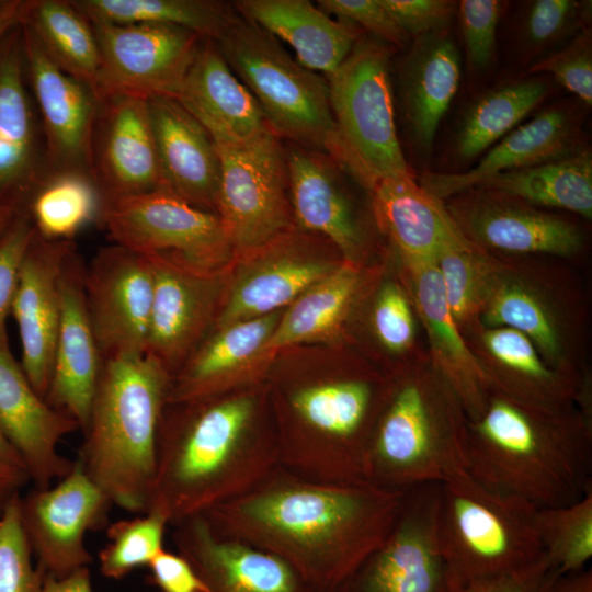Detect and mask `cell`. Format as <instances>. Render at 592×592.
I'll return each instance as SVG.
<instances>
[{"instance_id": "obj_1", "label": "cell", "mask_w": 592, "mask_h": 592, "mask_svg": "<svg viewBox=\"0 0 592 592\" xmlns=\"http://www.w3.org/2000/svg\"><path fill=\"white\" fill-rule=\"evenodd\" d=\"M405 496L369 482L315 481L278 465L202 515L217 532L283 559L315 592H335L384 540Z\"/></svg>"}, {"instance_id": "obj_2", "label": "cell", "mask_w": 592, "mask_h": 592, "mask_svg": "<svg viewBox=\"0 0 592 592\" xmlns=\"http://www.w3.org/2000/svg\"><path fill=\"white\" fill-rule=\"evenodd\" d=\"M263 384L202 400L167 403L158 430L148 510L171 526L240 497L278 465Z\"/></svg>"}, {"instance_id": "obj_3", "label": "cell", "mask_w": 592, "mask_h": 592, "mask_svg": "<svg viewBox=\"0 0 592 592\" xmlns=\"http://www.w3.org/2000/svg\"><path fill=\"white\" fill-rule=\"evenodd\" d=\"M467 473L536 509L572 503L592 491L588 424L551 422L506 397L488 398L468 423Z\"/></svg>"}, {"instance_id": "obj_4", "label": "cell", "mask_w": 592, "mask_h": 592, "mask_svg": "<svg viewBox=\"0 0 592 592\" xmlns=\"http://www.w3.org/2000/svg\"><path fill=\"white\" fill-rule=\"evenodd\" d=\"M171 376L147 353L103 360L77 460L112 505L146 513Z\"/></svg>"}, {"instance_id": "obj_5", "label": "cell", "mask_w": 592, "mask_h": 592, "mask_svg": "<svg viewBox=\"0 0 592 592\" xmlns=\"http://www.w3.org/2000/svg\"><path fill=\"white\" fill-rule=\"evenodd\" d=\"M377 402L378 388L361 377L311 379L285 388L283 420L275 425L280 466L320 482H368Z\"/></svg>"}, {"instance_id": "obj_6", "label": "cell", "mask_w": 592, "mask_h": 592, "mask_svg": "<svg viewBox=\"0 0 592 592\" xmlns=\"http://www.w3.org/2000/svg\"><path fill=\"white\" fill-rule=\"evenodd\" d=\"M535 511L521 499L485 487L467 471L440 483L437 536L459 592L519 572L545 555Z\"/></svg>"}, {"instance_id": "obj_7", "label": "cell", "mask_w": 592, "mask_h": 592, "mask_svg": "<svg viewBox=\"0 0 592 592\" xmlns=\"http://www.w3.org/2000/svg\"><path fill=\"white\" fill-rule=\"evenodd\" d=\"M456 401L462 400L455 391L436 398L417 380L396 388L382 406L371 436L368 482L407 491L467 471L468 424L455 412Z\"/></svg>"}, {"instance_id": "obj_8", "label": "cell", "mask_w": 592, "mask_h": 592, "mask_svg": "<svg viewBox=\"0 0 592 592\" xmlns=\"http://www.w3.org/2000/svg\"><path fill=\"white\" fill-rule=\"evenodd\" d=\"M331 155L366 190L390 177L410 175L395 124L390 49L360 36L329 76Z\"/></svg>"}, {"instance_id": "obj_9", "label": "cell", "mask_w": 592, "mask_h": 592, "mask_svg": "<svg viewBox=\"0 0 592 592\" xmlns=\"http://www.w3.org/2000/svg\"><path fill=\"white\" fill-rule=\"evenodd\" d=\"M215 41L275 135L328 152L333 119L325 76L305 68L277 38L239 14Z\"/></svg>"}, {"instance_id": "obj_10", "label": "cell", "mask_w": 592, "mask_h": 592, "mask_svg": "<svg viewBox=\"0 0 592 592\" xmlns=\"http://www.w3.org/2000/svg\"><path fill=\"white\" fill-rule=\"evenodd\" d=\"M216 203L227 239L239 257L293 228L285 143L273 132L242 146H217Z\"/></svg>"}, {"instance_id": "obj_11", "label": "cell", "mask_w": 592, "mask_h": 592, "mask_svg": "<svg viewBox=\"0 0 592 592\" xmlns=\"http://www.w3.org/2000/svg\"><path fill=\"white\" fill-rule=\"evenodd\" d=\"M101 217L115 244L143 255L205 271L225 270L235 258L218 215L168 190L107 202Z\"/></svg>"}, {"instance_id": "obj_12", "label": "cell", "mask_w": 592, "mask_h": 592, "mask_svg": "<svg viewBox=\"0 0 592 592\" xmlns=\"http://www.w3.org/2000/svg\"><path fill=\"white\" fill-rule=\"evenodd\" d=\"M439 487L426 483L406 491L384 540L335 592H459L437 536Z\"/></svg>"}, {"instance_id": "obj_13", "label": "cell", "mask_w": 592, "mask_h": 592, "mask_svg": "<svg viewBox=\"0 0 592 592\" xmlns=\"http://www.w3.org/2000/svg\"><path fill=\"white\" fill-rule=\"evenodd\" d=\"M91 24L100 50L99 100L113 95L175 99L205 38L168 24Z\"/></svg>"}, {"instance_id": "obj_14", "label": "cell", "mask_w": 592, "mask_h": 592, "mask_svg": "<svg viewBox=\"0 0 592 592\" xmlns=\"http://www.w3.org/2000/svg\"><path fill=\"white\" fill-rule=\"evenodd\" d=\"M322 239L294 226L264 247L239 255L215 329L283 310L332 272L340 263L329 258Z\"/></svg>"}, {"instance_id": "obj_15", "label": "cell", "mask_w": 592, "mask_h": 592, "mask_svg": "<svg viewBox=\"0 0 592 592\" xmlns=\"http://www.w3.org/2000/svg\"><path fill=\"white\" fill-rule=\"evenodd\" d=\"M57 481L21 496L20 515L37 565L46 574L60 579L92 562L86 535L107 526L113 505L77 459Z\"/></svg>"}, {"instance_id": "obj_16", "label": "cell", "mask_w": 592, "mask_h": 592, "mask_svg": "<svg viewBox=\"0 0 592 592\" xmlns=\"http://www.w3.org/2000/svg\"><path fill=\"white\" fill-rule=\"evenodd\" d=\"M88 314L103 360L146 353L153 276L148 257L101 248L84 272Z\"/></svg>"}, {"instance_id": "obj_17", "label": "cell", "mask_w": 592, "mask_h": 592, "mask_svg": "<svg viewBox=\"0 0 592 592\" xmlns=\"http://www.w3.org/2000/svg\"><path fill=\"white\" fill-rule=\"evenodd\" d=\"M148 259L153 296L146 353L172 377L215 323L228 275L226 270H200L171 258Z\"/></svg>"}, {"instance_id": "obj_18", "label": "cell", "mask_w": 592, "mask_h": 592, "mask_svg": "<svg viewBox=\"0 0 592 592\" xmlns=\"http://www.w3.org/2000/svg\"><path fill=\"white\" fill-rule=\"evenodd\" d=\"M26 75L38 104L49 173L79 171L92 179V144L100 107L93 90L59 69L21 24Z\"/></svg>"}, {"instance_id": "obj_19", "label": "cell", "mask_w": 592, "mask_h": 592, "mask_svg": "<svg viewBox=\"0 0 592 592\" xmlns=\"http://www.w3.org/2000/svg\"><path fill=\"white\" fill-rule=\"evenodd\" d=\"M92 175L103 204L164 190L148 100L133 95L100 100Z\"/></svg>"}, {"instance_id": "obj_20", "label": "cell", "mask_w": 592, "mask_h": 592, "mask_svg": "<svg viewBox=\"0 0 592 592\" xmlns=\"http://www.w3.org/2000/svg\"><path fill=\"white\" fill-rule=\"evenodd\" d=\"M281 315L282 310L215 329L171 377L167 403L202 400L263 384L277 354L269 341Z\"/></svg>"}, {"instance_id": "obj_21", "label": "cell", "mask_w": 592, "mask_h": 592, "mask_svg": "<svg viewBox=\"0 0 592 592\" xmlns=\"http://www.w3.org/2000/svg\"><path fill=\"white\" fill-rule=\"evenodd\" d=\"M72 240H48L37 234L23 259L11 312L22 346L21 366L45 399L54 363L61 310V276Z\"/></svg>"}, {"instance_id": "obj_22", "label": "cell", "mask_w": 592, "mask_h": 592, "mask_svg": "<svg viewBox=\"0 0 592 592\" xmlns=\"http://www.w3.org/2000/svg\"><path fill=\"white\" fill-rule=\"evenodd\" d=\"M80 430L33 388L9 346H0V433L20 456L34 488L64 478L73 467L58 452L60 441Z\"/></svg>"}, {"instance_id": "obj_23", "label": "cell", "mask_w": 592, "mask_h": 592, "mask_svg": "<svg viewBox=\"0 0 592 592\" xmlns=\"http://www.w3.org/2000/svg\"><path fill=\"white\" fill-rule=\"evenodd\" d=\"M284 143L294 225L326 239L355 264L365 236L349 190L353 177L326 151Z\"/></svg>"}, {"instance_id": "obj_24", "label": "cell", "mask_w": 592, "mask_h": 592, "mask_svg": "<svg viewBox=\"0 0 592 592\" xmlns=\"http://www.w3.org/2000/svg\"><path fill=\"white\" fill-rule=\"evenodd\" d=\"M172 540L209 592H315L283 559L217 532L203 515L174 525Z\"/></svg>"}, {"instance_id": "obj_25", "label": "cell", "mask_w": 592, "mask_h": 592, "mask_svg": "<svg viewBox=\"0 0 592 592\" xmlns=\"http://www.w3.org/2000/svg\"><path fill=\"white\" fill-rule=\"evenodd\" d=\"M86 266L76 252L61 276V310L49 386L45 396L54 409L87 425L103 358L92 329L84 294Z\"/></svg>"}, {"instance_id": "obj_26", "label": "cell", "mask_w": 592, "mask_h": 592, "mask_svg": "<svg viewBox=\"0 0 592 592\" xmlns=\"http://www.w3.org/2000/svg\"><path fill=\"white\" fill-rule=\"evenodd\" d=\"M175 100L205 127L216 146L247 145L272 132L214 38L203 39Z\"/></svg>"}, {"instance_id": "obj_27", "label": "cell", "mask_w": 592, "mask_h": 592, "mask_svg": "<svg viewBox=\"0 0 592 592\" xmlns=\"http://www.w3.org/2000/svg\"><path fill=\"white\" fill-rule=\"evenodd\" d=\"M148 104L164 190L216 213L220 157L213 137L175 99Z\"/></svg>"}, {"instance_id": "obj_28", "label": "cell", "mask_w": 592, "mask_h": 592, "mask_svg": "<svg viewBox=\"0 0 592 592\" xmlns=\"http://www.w3.org/2000/svg\"><path fill=\"white\" fill-rule=\"evenodd\" d=\"M0 39V198L31 192L49 173L24 87L21 26ZM12 201V200H11Z\"/></svg>"}, {"instance_id": "obj_29", "label": "cell", "mask_w": 592, "mask_h": 592, "mask_svg": "<svg viewBox=\"0 0 592 592\" xmlns=\"http://www.w3.org/2000/svg\"><path fill=\"white\" fill-rule=\"evenodd\" d=\"M371 194L377 226L408 266L435 261L443 248L465 240L441 200L417 184L412 174L386 178Z\"/></svg>"}, {"instance_id": "obj_30", "label": "cell", "mask_w": 592, "mask_h": 592, "mask_svg": "<svg viewBox=\"0 0 592 592\" xmlns=\"http://www.w3.org/2000/svg\"><path fill=\"white\" fill-rule=\"evenodd\" d=\"M236 12L286 42L305 68L332 73L360 38L355 25L333 20L308 0H238Z\"/></svg>"}, {"instance_id": "obj_31", "label": "cell", "mask_w": 592, "mask_h": 592, "mask_svg": "<svg viewBox=\"0 0 592 592\" xmlns=\"http://www.w3.org/2000/svg\"><path fill=\"white\" fill-rule=\"evenodd\" d=\"M460 78L457 47L442 30L417 37L398 73L399 95L410 133L429 151Z\"/></svg>"}, {"instance_id": "obj_32", "label": "cell", "mask_w": 592, "mask_h": 592, "mask_svg": "<svg viewBox=\"0 0 592 592\" xmlns=\"http://www.w3.org/2000/svg\"><path fill=\"white\" fill-rule=\"evenodd\" d=\"M574 121L566 110L549 109L511 130L474 168L459 173H425L421 186L439 200L475 187L482 179L570 155Z\"/></svg>"}, {"instance_id": "obj_33", "label": "cell", "mask_w": 592, "mask_h": 592, "mask_svg": "<svg viewBox=\"0 0 592 592\" xmlns=\"http://www.w3.org/2000/svg\"><path fill=\"white\" fill-rule=\"evenodd\" d=\"M408 267L411 272L415 305L443 377L474 418L487 402L490 377L458 332L435 261Z\"/></svg>"}, {"instance_id": "obj_34", "label": "cell", "mask_w": 592, "mask_h": 592, "mask_svg": "<svg viewBox=\"0 0 592 592\" xmlns=\"http://www.w3.org/2000/svg\"><path fill=\"white\" fill-rule=\"evenodd\" d=\"M358 284L355 264L340 263L287 306L272 333L269 348L278 353L296 344L333 341L346 319Z\"/></svg>"}, {"instance_id": "obj_35", "label": "cell", "mask_w": 592, "mask_h": 592, "mask_svg": "<svg viewBox=\"0 0 592 592\" xmlns=\"http://www.w3.org/2000/svg\"><path fill=\"white\" fill-rule=\"evenodd\" d=\"M21 24L52 62L95 93L100 71L98 41L91 22L71 1H24Z\"/></svg>"}, {"instance_id": "obj_36", "label": "cell", "mask_w": 592, "mask_h": 592, "mask_svg": "<svg viewBox=\"0 0 592 592\" xmlns=\"http://www.w3.org/2000/svg\"><path fill=\"white\" fill-rule=\"evenodd\" d=\"M468 223L477 239L508 252L568 255L582 243L572 224L513 204L478 203L471 207Z\"/></svg>"}, {"instance_id": "obj_37", "label": "cell", "mask_w": 592, "mask_h": 592, "mask_svg": "<svg viewBox=\"0 0 592 592\" xmlns=\"http://www.w3.org/2000/svg\"><path fill=\"white\" fill-rule=\"evenodd\" d=\"M475 187L491 190L584 218L592 216V158L588 151L480 180Z\"/></svg>"}, {"instance_id": "obj_38", "label": "cell", "mask_w": 592, "mask_h": 592, "mask_svg": "<svg viewBox=\"0 0 592 592\" xmlns=\"http://www.w3.org/2000/svg\"><path fill=\"white\" fill-rule=\"evenodd\" d=\"M90 21L111 24L156 23L191 30L217 39L236 20L232 4L216 0H72Z\"/></svg>"}, {"instance_id": "obj_39", "label": "cell", "mask_w": 592, "mask_h": 592, "mask_svg": "<svg viewBox=\"0 0 592 592\" xmlns=\"http://www.w3.org/2000/svg\"><path fill=\"white\" fill-rule=\"evenodd\" d=\"M103 198L87 173H48L34 190L30 217L36 234L48 240H71L86 225L102 215Z\"/></svg>"}, {"instance_id": "obj_40", "label": "cell", "mask_w": 592, "mask_h": 592, "mask_svg": "<svg viewBox=\"0 0 592 592\" xmlns=\"http://www.w3.org/2000/svg\"><path fill=\"white\" fill-rule=\"evenodd\" d=\"M542 79L501 86L480 98L466 114L456 139V152L470 160L490 149L547 95Z\"/></svg>"}, {"instance_id": "obj_41", "label": "cell", "mask_w": 592, "mask_h": 592, "mask_svg": "<svg viewBox=\"0 0 592 592\" xmlns=\"http://www.w3.org/2000/svg\"><path fill=\"white\" fill-rule=\"evenodd\" d=\"M534 522L542 549L559 574L587 568L592 557V491L566 505L536 509Z\"/></svg>"}, {"instance_id": "obj_42", "label": "cell", "mask_w": 592, "mask_h": 592, "mask_svg": "<svg viewBox=\"0 0 592 592\" xmlns=\"http://www.w3.org/2000/svg\"><path fill=\"white\" fill-rule=\"evenodd\" d=\"M170 525L167 516L149 510L139 516L107 524V543L98 553L100 573L110 580H122L164 549Z\"/></svg>"}, {"instance_id": "obj_43", "label": "cell", "mask_w": 592, "mask_h": 592, "mask_svg": "<svg viewBox=\"0 0 592 592\" xmlns=\"http://www.w3.org/2000/svg\"><path fill=\"white\" fill-rule=\"evenodd\" d=\"M483 319L490 326H505L532 339L546 355L556 360L559 342L554 322L540 301L516 284H501L486 295Z\"/></svg>"}, {"instance_id": "obj_44", "label": "cell", "mask_w": 592, "mask_h": 592, "mask_svg": "<svg viewBox=\"0 0 592 592\" xmlns=\"http://www.w3.org/2000/svg\"><path fill=\"white\" fill-rule=\"evenodd\" d=\"M446 299L456 322L468 320L486 299L482 261L465 239L443 248L436 259Z\"/></svg>"}, {"instance_id": "obj_45", "label": "cell", "mask_w": 592, "mask_h": 592, "mask_svg": "<svg viewBox=\"0 0 592 592\" xmlns=\"http://www.w3.org/2000/svg\"><path fill=\"white\" fill-rule=\"evenodd\" d=\"M16 493L0 513V592H43L44 569L33 562Z\"/></svg>"}, {"instance_id": "obj_46", "label": "cell", "mask_w": 592, "mask_h": 592, "mask_svg": "<svg viewBox=\"0 0 592 592\" xmlns=\"http://www.w3.org/2000/svg\"><path fill=\"white\" fill-rule=\"evenodd\" d=\"M483 341L497 361L531 382L540 392L555 395L556 375L544 365L525 334L506 327L498 328L487 332Z\"/></svg>"}, {"instance_id": "obj_47", "label": "cell", "mask_w": 592, "mask_h": 592, "mask_svg": "<svg viewBox=\"0 0 592 592\" xmlns=\"http://www.w3.org/2000/svg\"><path fill=\"white\" fill-rule=\"evenodd\" d=\"M35 234L29 213H18L0 237V346H9L7 318L11 312L23 259Z\"/></svg>"}, {"instance_id": "obj_48", "label": "cell", "mask_w": 592, "mask_h": 592, "mask_svg": "<svg viewBox=\"0 0 592 592\" xmlns=\"http://www.w3.org/2000/svg\"><path fill=\"white\" fill-rule=\"evenodd\" d=\"M528 72H547L587 105L592 104V47L583 31L565 48L533 65Z\"/></svg>"}, {"instance_id": "obj_49", "label": "cell", "mask_w": 592, "mask_h": 592, "mask_svg": "<svg viewBox=\"0 0 592 592\" xmlns=\"http://www.w3.org/2000/svg\"><path fill=\"white\" fill-rule=\"evenodd\" d=\"M501 2L497 0H463L459 18L466 52L476 69L488 67L494 56L496 33Z\"/></svg>"}, {"instance_id": "obj_50", "label": "cell", "mask_w": 592, "mask_h": 592, "mask_svg": "<svg viewBox=\"0 0 592 592\" xmlns=\"http://www.w3.org/2000/svg\"><path fill=\"white\" fill-rule=\"evenodd\" d=\"M373 325L379 341L392 352H401L412 343L413 317L398 285L388 283L382 287L373 310Z\"/></svg>"}, {"instance_id": "obj_51", "label": "cell", "mask_w": 592, "mask_h": 592, "mask_svg": "<svg viewBox=\"0 0 592 592\" xmlns=\"http://www.w3.org/2000/svg\"><path fill=\"white\" fill-rule=\"evenodd\" d=\"M317 7L340 21L360 25L375 37L391 45L400 47L408 37L380 0H319Z\"/></svg>"}, {"instance_id": "obj_52", "label": "cell", "mask_w": 592, "mask_h": 592, "mask_svg": "<svg viewBox=\"0 0 592 592\" xmlns=\"http://www.w3.org/2000/svg\"><path fill=\"white\" fill-rule=\"evenodd\" d=\"M574 0H536L528 7L524 32L534 46L551 44L572 27L582 13Z\"/></svg>"}, {"instance_id": "obj_53", "label": "cell", "mask_w": 592, "mask_h": 592, "mask_svg": "<svg viewBox=\"0 0 592 592\" xmlns=\"http://www.w3.org/2000/svg\"><path fill=\"white\" fill-rule=\"evenodd\" d=\"M400 30L415 37L441 31L454 12L446 0H380Z\"/></svg>"}, {"instance_id": "obj_54", "label": "cell", "mask_w": 592, "mask_h": 592, "mask_svg": "<svg viewBox=\"0 0 592 592\" xmlns=\"http://www.w3.org/2000/svg\"><path fill=\"white\" fill-rule=\"evenodd\" d=\"M149 582L160 592H209L181 554L163 549L148 565Z\"/></svg>"}, {"instance_id": "obj_55", "label": "cell", "mask_w": 592, "mask_h": 592, "mask_svg": "<svg viewBox=\"0 0 592 592\" xmlns=\"http://www.w3.org/2000/svg\"><path fill=\"white\" fill-rule=\"evenodd\" d=\"M557 574L544 555L537 562L519 572L471 587L464 592H543Z\"/></svg>"}, {"instance_id": "obj_56", "label": "cell", "mask_w": 592, "mask_h": 592, "mask_svg": "<svg viewBox=\"0 0 592 592\" xmlns=\"http://www.w3.org/2000/svg\"><path fill=\"white\" fill-rule=\"evenodd\" d=\"M27 481L25 470L0 460V513Z\"/></svg>"}, {"instance_id": "obj_57", "label": "cell", "mask_w": 592, "mask_h": 592, "mask_svg": "<svg viewBox=\"0 0 592 592\" xmlns=\"http://www.w3.org/2000/svg\"><path fill=\"white\" fill-rule=\"evenodd\" d=\"M43 592H93L89 567L60 579L46 574Z\"/></svg>"}, {"instance_id": "obj_58", "label": "cell", "mask_w": 592, "mask_h": 592, "mask_svg": "<svg viewBox=\"0 0 592 592\" xmlns=\"http://www.w3.org/2000/svg\"><path fill=\"white\" fill-rule=\"evenodd\" d=\"M543 592H592V570L557 574Z\"/></svg>"}, {"instance_id": "obj_59", "label": "cell", "mask_w": 592, "mask_h": 592, "mask_svg": "<svg viewBox=\"0 0 592 592\" xmlns=\"http://www.w3.org/2000/svg\"><path fill=\"white\" fill-rule=\"evenodd\" d=\"M24 1L7 0L0 9V39L22 22Z\"/></svg>"}, {"instance_id": "obj_60", "label": "cell", "mask_w": 592, "mask_h": 592, "mask_svg": "<svg viewBox=\"0 0 592 592\" xmlns=\"http://www.w3.org/2000/svg\"><path fill=\"white\" fill-rule=\"evenodd\" d=\"M15 201L0 198V237L18 215Z\"/></svg>"}, {"instance_id": "obj_61", "label": "cell", "mask_w": 592, "mask_h": 592, "mask_svg": "<svg viewBox=\"0 0 592 592\" xmlns=\"http://www.w3.org/2000/svg\"><path fill=\"white\" fill-rule=\"evenodd\" d=\"M0 460L20 467L25 470L23 463L16 452L7 442V440L0 433Z\"/></svg>"}, {"instance_id": "obj_62", "label": "cell", "mask_w": 592, "mask_h": 592, "mask_svg": "<svg viewBox=\"0 0 592 592\" xmlns=\"http://www.w3.org/2000/svg\"><path fill=\"white\" fill-rule=\"evenodd\" d=\"M7 0H0V9L4 5Z\"/></svg>"}]
</instances>
